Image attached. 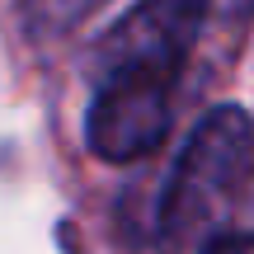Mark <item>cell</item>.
<instances>
[{
	"label": "cell",
	"mask_w": 254,
	"mask_h": 254,
	"mask_svg": "<svg viewBox=\"0 0 254 254\" xmlns=\"http://www.w3.org/2000/svg\"><path fill=\"white\" fill-rule=\"evenodd\" d=\"M254 170V123L245 109L221 104V109L202 113V123L189 132L179 160H174L170 179H165L160 221L165 236H189V231L217 221L221 212L236 202Z\"/></svg>",
	"instance_id": "cell-1"
},
{
	"label": "cell",
	"mask_w": 254,
	"mask_h": 254,
	"mask_svg": "<svg viewBox=\"0 0 254 254\" xmlns=\"http://www.w3.org/2000/svg\"><path fill=\"white\" fill-rule=\"evenodd\" d=\"M207 19V0H136L132 9L99 38L94 47V75H151V80H179L184 62Z\"/></svg>",
	"instance_id": "cell-2"
},
{
	"label": "cell",
	"mask_w": 254,
	"mask_h": 254,
	"mask_svg": "<svg viewBox=\"0 0 254 254\" xmlns=\"http://www.w3.org/2000/svg\"><path fill=\"white\" fill-rule=\"evenodd\" d=\"M170 80L151 75H104L85 113V141L99 160H141L160 151L170 132Z\"/></svg>",
	"instance_id": "cell-3"
},
{
	"label": "cell",
	"mask_w": 254,
	"mask_h": 254,
	"mask_svg": "<svg viewBox=\"0 0 254 254\" xmlns=\"http://www.w3.org/2000/svg\"><path fill=\"white\" fill-rule=\"evenodd\" d=\"M99 5H109V0H33V19H38L43 33H71Z\"/></svg>",
	"instance_id": "cell-4"
},
{
	"label": "cell",
	"mask_w": 254,
	"mask_h": 254,
	"mask_svg": "<svg viewBox=\"0 0 254 254\" xmlns=\"http://www.w3.org/2000/svg\"><path fill=\"white\" fill-rule=\"evenodd\" d=\"M202 254H254V240L240 231H217V236L202 245Z\"/></svg>",
	"instance_id": "cell-5"
},
{
	"label": "cell",
	"mask_w": 254,
	"mask_h": 254,
	"mask_svg": "<svg viewBox=\"0 0 254 254\" xmlns=\"http://www.w3.org/2000/svg\"><path fill=\"white\" fill-rule=\"evenodd\" d=\"M207 5L226 9V14H254V0H207Z\"/></svg>",
	"instance_id": "cell-6"
}]
</instances>
